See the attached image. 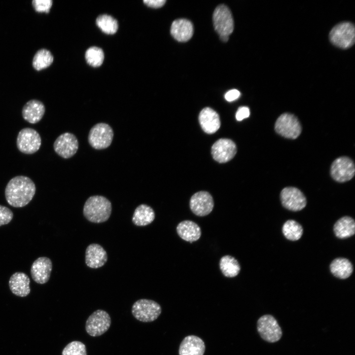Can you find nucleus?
Segmentation results:
<instances>
[{
  "mask_svg": "<svg viewBox=\"0 0 355 355\" xmlns=\"http://www.w3.org/2000/svg\"><path fill=\"white\" fill-rule=\"evenodd\" d=\"M335 235L340 239H346L353 236L355 233V222L354 219L348 216L338 219L333 227Z\"/></svg>",
  "mask_w": 355,
  "mask_h": 355,
  "instance_id": "393cba45",
  "label": "nucleus"
},
{
  "mask_svg": "<svg viewBox=\"0 0 355 355\" xmlns=\"http://www.w3.org/2000/svg\"><path fill=\"white\" fill-rule=\"evenodd\" d=\"M41 139L39 133L31 128L21 130L17 136L16 144L18 150L26 154L37 151L41 145Z\"/></svg>",
  "mask_w": 355,
  "mask_h": 355,
  "instance_id": "6e6552de",
  "label": "nucleus"
},
{
  "mask_svg": "<svg viewBox=\"0 0 355 355\" xmlns=\"http://www.w3.org/2000/svg\"><path fill=\"white\" fill-rule=\"evenodd\" d=\"M250 114L249 109L247 106L240 107L236 113V118L238 121H242L243 119L249 117Z\"/></svg>",
  "mask_w": 355,
  "mask_h": 355,
  "instance_id": "f704fd0d",
  "label": "nucleus"
},
{
  "mask_svg": "<svg viewBox=\"0 0 355 355\" xmlns=\"http://www.w3.org/2000/svg\"><path fill=\"white\" fill-rule=\"evenodd\" d=\"M240 96V92L236 89L228 91L225 94V99L228 102H232L237 99Z\"/></svg>",
  "mask_w": 355,
  "mask_h": 355,
  "instance_id": "c9c22d12",
  "label": "nucleus"
},
{
  "mask_svg": "<svg viewBox=\"0 0 355 355\" xmlns=\"http://www.w3.org/2000/svg\"><path fill=\"white\" fill-rule=\"evenodd\" d=\"M32 5L35 10L38 12L49 13L52 5V0H34Z\"/></svg>",
  "mask_w": 355,
  "mask_h": 355,
  "instance_id": "473e14b6",
  "label": "nucleus"
},
{
  "mask_svg": "<svg viewBox=\"0 0 355 355\" xmlns=\"http://www.w3.org/2000/svg\"><path fill=\"white\" fill-rule=\"evenodd\" d=\"M215 31L220 35L229 36L234 30V20L229 8L220 4L215 9L213 16Z\"/></svg>",
  "mask_w": 355,
  "mask_h": 355,
  "instance_id": "9b49d317",
  "label": "nucleus"
},
{
  "mask_svg": "<svg viewBox=\"0 0 355 355\" xmlns=\"http://www.w3.org/2000/svg\"><path fill=\"white\" fill-rule=\"evenodd\" d=\"M257 331L264 341L275 343L282 338L283 332L277 320L271 315L260 317L257 321Z\"/></svg>",
  "mask_w": 355,
  "mask_h": 355,
  "instance_id": "0eeeda50",
  "label": "nucleus"
},
{
  "mask_svg": "<svg viewBox=\"0 0 355 355\" xmlns=\"http://www.w3.org/2000/svg\"><path fill=\"white\" fill-rule=\"evenodd\" d=\"M331 273L341 279L349 278L353 273V267L351 262L345 258H337L330 265Z\"/></svg>",
  "mask_w": 355,
  "mask_h": 355,
  "instance_id": "a878e982",
  "label": "nucleus"
},
{
  "mask_svg": "<svg viewBox=\"0 0 355 355\" xmlns=\"http://www.w3.org/2000/svg\"><path fill=\"white\" fill-rule=\"evenodd\" d=\"M97 26L106 34L113 35L118 28L117 21L110 15L103 14L99 16L96 21Z\"/></svg>",
  "mask_w": 355,
  "mask_h": 355,
  "instance_id": "c756f323",
  "label": "nucleus"
},
{
  "mask_svg": "<svg viewBox=\"0 0 355 355\" xmlns=\"http://www.w3.org/2000/svg\"><path fill=\"white\" fill-rule=\"evenodd\" d=\"M161 306L150 299H141L136 301L132 307V314L137 320L143 322H152L161 314Z\"/></svg>",
  "mask_w": 355,
  "mask_h": 355,
  "instance_id": "20e7f679",
  "label": "nucleus"
},
{
  "mask_svg": "<svg viewBox=\"0 0 355 355\" xmlns=\"http://www.w3.org/2000/svg\"><path fill=\"white\" fill-rule=\"evenodd\" d=\"M165 0H144L143 2L149 7L159 8L163 6L166 2Z\"/></svg>",
  "mask_w": 355,
  "mask_h": 355,
  "instance_id": "e433bc0d",
  "label": "nucleus"
},
{
  "mask_svg": "<svg viewBox=\"0 0 355 355\" xmlns=\"http://www.w3.org/2000/svg\"><path fill=\"white\" fill-rule=\"evenodd\" d=\"M220 39H221L222 41H224V42H226V41H228V39H229V36H227V35H220Z\"/></svg>",
  "mask_w": 355,
  "mask_h": 355,
  "instance_id": "4c0bfd02",
  "label": "nucleus"
},
{
  "mask_svg": "<svg viewBox=\"0 0 355 355\" xmlns=\"http://www.w3.org/2000/svg\"><path fill=\"white\" fill-rule=\"evenodd\" d=\"M329 37L335 46L342 49L349 48L355 43V26L349 22L339 23L330 31Z\"/></svg>",
  "mask_w": 355,
  "mask_h": 355,
  "instance_id": "7ed1b4c3",
  "label": "nucleus"
},
{
  "mask_svg": "<svg viewBox=\"0 0 355 355\" xmlns=\"http://www.w3.org/2000/svg\"><path fill=\"white\" fill-rule=\"evenodd\" d=\"M30 279L25 273L17 272L10 277L9 286L11 291L16 296L26 297L31 291Z\"/></svg>",
  "mask_w": 355,
  "mask_h": 355,
  "instance_id": "6ab92c4d",
  "label": "nucleus"
},
{
  "mask_svg": "<svg viewBox=\"0 0 355 355\" xmlns=\"http://www.w3.org/2000/svg\"><path fill=\"white\" fill-rule=\"evenodd\" d=\"M111 211V203L108 199L101 195H94L86 201L83 213L90 222L100 223L109 219Z\"/></svg>",
  "mask_w": 355,
  "mask_h": 355,
  "instance_id": "f03ea898",
  "label": "nucleus"
},
{
  "mask_svg": "<svg viewBox=\"0 0 355 355\" xmlns=\"http://www.w3.org/2000/svg\"><path fill=\"white\" fill-rule=\"evenodd\" d=\"M62 355H87L86 346L80 341H72L64 348Z\"/></svg>",
  "mask_w": 355,
  "mask_h": 355,
  "instance_id": "2f4dec72",
  "label": "nucleus"
},
{
  "mask_svg": "<svg viewBox=\"0 0 355 355\" xmlns=\"http://www.w3.org/2000/svg\"><path fill=\"white\" fill-rule=\"evenodd\" d=\"M155 213L153 209L146 204H141L135 209L132 220L134 225L144 226L153 222Z\"/></svg>",
  "mask_w": 355,
  "mask_h": 355,
  "instance_id": "b1692460",
  "label": "nucleus"
},
{
  "mask_svg": "<svg viewBox=\"0 0 355 355\" xmlns=\"http://www.w3.org/2000/svg\"><path fill=\"white\" fill-rule=\"evenodd\" d=\"M36 191L34 181L29 177L18 176L12 178L5 189L7 202L12 207L21 208L33 199Z\"/></svg>",
  "mask_w": 355,
  "mask_h": 355,
  "instance_id": "f257e3e1",
  "label": "nucleus"
},
{
  "mask_svg": "<svg viewBox=\"0 0 355 355\" xmlns=\"http://www.w3.org/2000/svg\"><path fill=\"white\" fill-rule=\"evenodd\" d=\"M13 217V212L10 209L0 205V226L9 223Z\"/></svg>",
  "mask_w": 355,
  "mask_h": 355,
  "instance_id": "72a5a7b5",
  "label": "nucleus"
},
{
  "mask_svg": "<svg viewBox=\"0 0 355 355\" xmlns=\"http://www.w3.org/2000/svg\"><path fill=\"white\" fill-rule=\"evenodd\" d=\"M199 121L203 130L209 134L215 133L220 126L219 115L208 107L203 108L200 112Z\"/></svg>",
  "mask_w": 355,
  "mask_h": 355,
  "instance_id": "a211bd4d",
  "label": "nucleus"
},
{
  "mask_svg": "<svg viewBox=\"0 0 355 355\" xmlns=\"http://www.w3.org/2000/svg\"><path fill=\"white\" fill-rule=\"evenodd\" d=\"M275 130L280 136L287 139H295L302 132V126L298 118L290 113L282 114L275 124Z\"/></svg>",
  "mask_w": 355,
  "mask_h": 355,
  "instance_id": "39448f33",
  "label": "nucleus"
},
{
  "mask_svg": "<svg viewBox=\"0 0 355 355\" xmlns=\"http://www.w3.org/2000/svg\"><path fill=\"white\" fill-rule=\"evenodd\" d=\"M78 146V141L76 136L69 132L60 135L53 144L55 152L65 159L73 156L76 153Z\"/></svg>",
  "mask_w": 355,
  "mask_h": 355,
  "instance_id": "ddd939ff",
  "label": "nucleus"
},
{
  "mask_svg": "<svg viewBox=\"0 0 355 355\" xmlns=\"http://www.w3.org/2000/svg\"><path fill=\"white\" fill-rule=\"evenodd\" d=\"M111 325L109 314L103 310L94 311L86 320L85 330L92 337L101 336L106 332Z\"/></svg>",
  "mask_w": 355,
  "mask_h": 355,
  "instance_id": "1a4fd4ad",
  "label": "nucleus"
},
{
  "mask_svg": "<svg viewBox=\"0 0 355 355\" xmlns=\"http://www.w3.org/2000/svg\"><path fill=\"white\" fill-rule=\"evenodd\" d=\"M330 175L337 182H344L351 180L355 176V165L354 161L347 156L336 158L330 167Z\"/></svg>",
  "mask_w": 355,
  "mask_h": 355,
  "instance_id": "9d476101",
  "label": "nucleus"
},
{
  "mask_svg": "<svg viewBox=\"0 0 355 355\" xmlns=\"http://www.w3.org/2000/svg\"><path fill=\"white\" fill-rule=\"evenodd\" d=\"M85 56L87 63L93 67H100L104 60L103 50L96 46L89 48L86 51Z\"/></svg>",
  "mask_w": 355,
  "mask_h": 355,
  "instance_id": "7c9ffc66",
  "label": "nucleus"
},
{
  "mask_svg": "<svg viewBox=\"0 0 355 355\" xmlns=\"http://www.w3.org/2000/svg\"><path fill=\"white\" fill-rule=\"evenodd\" d=\"M205 345L203 340L195 335H188L181 341L178 350L179 355H203Z\"/></svg>",
  "mask_w": 355,
  "mask_h": 355,
  "instance_id": "aec40b11",
  "label": "nucleus"
},
{
  "mask_svg": "<svg viewBox=\"0 0 355 355\" xmlns=\"http://www.w3.org/2000/svg\"><path fill=\"white\" fill-rule=\"evenodd\" d=\"M193 26L192 23L185 19H178L174 21L171 27V34L179 42L189 40L193 36Z\"/></svg>",
  "mask_w": 355,
  "mask_h": 355,
  "instance_id": "4be33fe9",
  "label": "nucleus"
},
{
  "mask_svg": "<svg viewBox=\"0 0 355 355\" xmlns=\"http://www.w3.org/2000/svg\"><path fill=\"white\" fill-rule=\"evenodd\" d=\"M280 199L285 208L294 212L302 210L307 204L304 194L294 187H286L283 189L280 193Z\"/></svg>",
  "mask_w": 355,
  "mask_h": 355,
  "instance_id": "f8f14e48",
  "label": "nucleus"
},
{
  "mask_svg": "<svg viewBox=\"0 0 355 355\" xmlns=\"http://www.w3.org/2000/svg\"><path fill=\"white\" fill-rule=\"evenodd\" d=\"M177 231L182 239L190 243L197 241L201 235L200 226L191 220L179 222L177 227Z\"/></svg>",
  "mask_w": 355,
  "mask_h": 355,
  "instance_id": "5701e85b",
  "label": "nucleus"
},
{
  "mask_svg": "<svg viewBox=\"0 0 355 355\" xmlns=\"http://www.w3.org/2000/svg\"><path fill=\"white\" fill-rule=\"evenodd\" d=\"M219 267L224 276L228 278L237 276L241 270V267L238 260L229 255L223 256L221 258Z\"/></svg>",
  "mask_w": 355,
  "mask_h": 355,
  "instance_id": "bb28decb",
  "label": "nucleus"
},
{
  "mask_svg": "<svg viewBox=\"0 0 355 355\" xmlns=\"http://www.w3.org/2000/svg\"><path fill=\"white\" fill-rule=\"evenodd\" d=\"M214 206L213 198L208 192L202 191L193 194L190 200V208L195 215H207L213 211Z\"/></svg>",
  "mask_w": 355,
  "mask_h": 355,
  "instance_id": "2eb2a0df",
  "label": "nucleus"
},
{
  "mask_svg": "<svg viewBox=\"0 0 355 355\" xmlns=\"http://www.w3.org/2000/svg\"><path fill=\"white\" fill-rule=\"evenodd\" d=\"M107 260V253L100 245L91 244L87 247L85 261L88 267L97 269L103 266Z\"/></svg>",
  "mask_w": 355,
  "mask_h": 355,
  "instance_id": "f3484780",
  "label": "nucleus"
},
{
  "mask_svg": "<svg viewBox=\"0 0 355 355\" xmlns=\"http://www.w3.org/2000/svg\"><path fill=\"white\" fill-rule=\"evenodd\" d=\"M52 269V263L47 257H39L33 263L31 275L33 280L38 284L46 283L49 280Z\"/></svg>",
  "mask_w": 355,
  "mask_h": 355,
  "instance_id": "dca6fc26",
  "label": "nucleus"
},
{
  "mask_svg": "<svg viewBox=\"0 0 355 355\" xmlns=\"http://www.w3.org/2000/svg\"><path fill=\"white\" fill-rule=\"evenodd\" d=\"M53 56L51 52L46 49L38 50L33 59L32 65L36 71H40L49 67L53 62Z\"/></svg>",
  "mask_w": 355,
  "mask_h": 355,
  "instance_id": "cd10ccee",
  "label": "nucleus"
},
{
  "mask_svg": "<svg viewBox=\"0 0 355 355\" xmlns=\"http://www.w3.org/2000/svg\"><path fill=\"white\" fill-rule=\"evenodd\" d=\"M237 152L236 144L228 139H220L212 146L211 153L213 158L220 163L231 160Z\"/></svg>",
  "mask_w": 355,
  "mask_h": 355,
  "instance_id": "4468645a",
  "label": "nucleus"
},
{
  "mask_svg": "<svg viewBox=\"0 0 355 355\" xmlns=\"http://www.w3.org/2000/svg\"><path fill=\"white\" fill-rule=\"evenodd\" d=\"M45 111L44 104L37 100H31L24 106L22 114L23 118L28 122L35 124L43 117Z\"/></svg>",
  "mask_w": 355,
  "mask_h": 355,
  "instance_id": "412c9836",
  "label": "nucleus"
},
{
  "mask_svg": "<svg viewBox=\"0 0 355 355\" xmlns=\"http://www.w3.org/2000/svg\"><path fill=\"white\" fill-rule=\"evenodd\" d=\"M112 128L105 123H98L90 129L88 140L90 145L96 149H103L111 144L113 138Z\"/></svg>",
  "mask_w": 355,
  "mask_h": 355,
  "instance_id": "423d86ee",
  "label": "nucleus"
},
{
  "mask_svg": "<svg viewBox=\"0 0 355 355\" xmlns=\"http://www.w3.org/2000/svg\"><path fill=\"white\" fill-rule=\"evenodd\" d=\"M282 232L285 237L290 241H297L303 232L302 226L294 220H288L283 225Z\"/></svg>",
  "mask_w": 355,
  "mask_h": 355,
  "instance_id": "c85d7f7f",
  "label": "nucleus"
}]
</instances>
